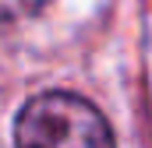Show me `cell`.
<instances>
[{
  "mask_svg": "<svg viewBox=\"0 0 152 148\" xmlns=\"http://www.w3.org/2000/svg\"><path fill=\"white\" fill-rule=\"evenodd\" d=\"M46 0H0V28H11L25 18H32Z\"/></svg>",
  "mask_w": 152,
  "mask_h": 148,
  "instance_id": "7a4b0ae2",
  "label": "cell"
},
{
  "mask_svg": "<svg viewBox=\"0 0 152 148\" xmlns=\"http://www.w3.org/2000/svg\"><path fill=\"white\" fill-rule=\"evenodd\" d=\"M14 148H113V131L88 99L42 92L18 113Z\"/></svg>",
  "mask_w": 152,
  "mask_h": 148,
  "instance_id": "6da1fadb",
  "label": "cell"
}]
</instances>
